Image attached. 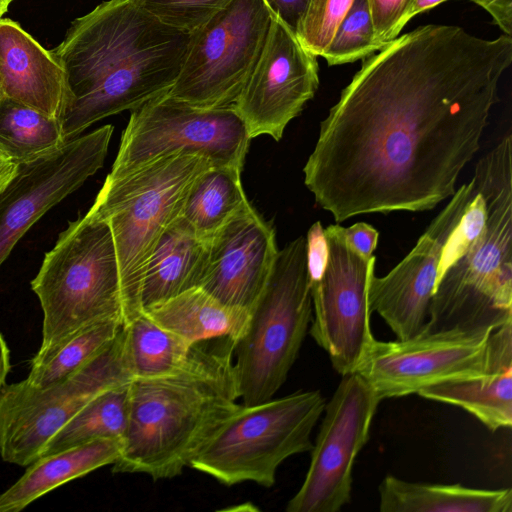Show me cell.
I'll return each mask as SVG.
<instances>
[{"label": "cell", "mask_w": 512, "mask_h": 512, "mask_svg": "<svg viewBox=\"0 0 512 512\" xmlns=\"http://www.w3.org/2000/svg\"><path fill=\"white\" fill-rule=\"evenodd\" d=\"M381 512H511L512 490L408 482L387 475L379 485Z\"/></svg>", "instance_id": "obj_22"}, {"label": "cell", "mask_w": 512, "mask_h": 512, "mask_svg": "<svg viewBox=\"0 0 512 512\" xmlns=\"http://www.w3.org/2000/svg\"><path fill=\"white\" fill-rule=\"evenodd\" d=\"M190 33L172 28L139 0H108L76 18L51 50L63 68L66 141L91 124L167 93L181 70Z\"/></svg>", "instance_id": "obj_2"}, {"label": "cell", "mask_w": 512, "mask_h": 512, "mask_svg": "<svg viewBox=\"0 0 512 512\" xmlns=\"http://www.w3.org/2000/svg\"><path fill=\"white\" fill-rule=\"evenodd\" d=\"M512 366V322L469 332L424 329L406 340H374L356 373L380 400L418 394L438 383L491 374Z\"/></svg>", "instance_id": "obj_9"}, {"label": "cell", "mask_w": 512, "mask_h": 512, "mask_svg": "<svg viewBox=\"0 0 512 512\" xmlns=\"http://www.w3.org/2000/svg\"><path fill=\"white\" fill-rule=\"evenodd\" d=\"M230 337L196 343L180 371L129 383L128 425L114 473L179 476L240 408Z\"/></svg>", "instance_id": "obj_4"}, {"label": "cell", "mask_w": 512, "mask_h": 512, "mask_svg": "<svg viewBox=\"0 0 512 512\" xmlns=\"http://www.w3.org/2000/svg\"><path fill=\"white\" fill-rule=\"evenodd\" d=\"M65 142L59 119L0 97V151L15 163L35 160Z\"/></svg>", "instance_id": "obj_27"}, {"label": "cell", "mask_w": 512, "mask_h": 512, "mask_svg": "<svg viewBox=\"0 0 512 512\" xmlns=\"http://www.w3.org/2000/svg\"><path fill=\"white\" fill-rule=\"evenodd\" d=\"M211 166L204 157L177 153L107 176L88 211L111 228L124 294L138 315L143 313L147 262L163 233L182 215L192 184Z\"/></svg>", "instance_id": "obj_6"}, {"label": "cell", "mask_w": 512, "mask_h": 512, "mask_svg": "<svg viewBox=\"0 0 512 512\" xmlns=\"http://www.w3.org/2000/svg\"><path fill=\"white\" fill-rule=\"evenodd\" d=\"M122 449V441L104 439L41 456L16 483L0 494V512H18L66 482L113 465Z\"/></svg>", "instance_id": "obj_21"}, {"label": "cell", "mask_w": 512, "mask_h": 512, "mask_svg": "<svg viewBox=\"0 0 512 512\" xmlns=\"http://www.w3.org/2000/svg\"><path fill=\"white\" fill-rule=\"evenodd\" d=\"M207 260V240L182 215L163 233L144 271L142 309L199 288Z\"/></svg>", "instance_id": "obj_20"}, {"label": "cell", "mask_w": 512, "mask_h": 512, "mask_svg": "<svg viewBox=\"0 0 512 512\" xmlns=\"http://www.w3.org/2000/svg\"><path fill=\"white\" fill-rule=\"evenodd\" d=\"M486 10L495 24L504 32L512 34V0H469Z\"/></svg>", "instance_id": "obj_37"}, {"label": "cell", "mask_w": 512, "mask_h": 512, "mask_svg": "<svg viewBox=\"0 0 512 512\" xmlns=\"http://www.w3.org/2000/svg\"><path fill=\"white\" fill-rule=\"evenodd\" d=\"M131 380L122 328L101 353L59 383L45 389L33 388L25 380L5 384L0 394L1 458L29 466L92 399Z\"/></svg>", "instance_id": "obj_10"}, {"label": "cell", "mask_w": 512, "mask_h": 512, "mask_svg": "<svg viewBox=\"0 0 512 512\" xmlns=\"http://www.w3.org/2000/svg\"><path fill=\"white\" fill-rule=\"evenodd\" d=\"M113 129L102 126L18 164L14 179L0 195V265L43 214L103 166Z\"/></svg>", "instance_id": "obj_15"}, {"label": "cell", "mask_w": 512, "mask_h": 512, "mask_svg": "<svg viewBox=\"0 0 512 512\" xmlns=\"http://www.w3.org/2000/svg\"><path fill=\"white\" fill-rule=\"evenodd\" d=\"M143 314L162 329L190 344L244 333L250 313L223 304L201 288H194L150 306Z\"/></svg>", "instance_id": "obj_23"}, {"label": "cell", "mask_w": 512, "mask_h": 512, "mask_svg": "<svg viewBox=\"0 0 512 512\" xmlns=\"http://www.w3.org/2000/svg\"><path fill=\"white\" fill-rule=\"evenodd\" d=\"M420 396L463 408L494 432L512 425V366L423 388Z\"/></svg>", "instance_id": "obj_24"}, {"label": "cell", "mask_w": 512, "mask_h": 512, "mask_svg": "<svg viewBox=\"0 0 512 512\" xmlns=\"http://www.w3.org/2000/svg\"><path fill=\"white\" fill-rule=\"evenodd\" d=\"M251 140L233 106L198 108L164 93L131 111L108 176L117 177L177 153L242 169Z\"/></svg>", "instance_id": "obj_11"}, {"label": "cell", "mask_w": 512, "mask_h": 512, "mask_svg": "<svg viewBox=\"0 0 512 512\" xmlns=\"http://www.w3.org/2000/svg\"><path fill=\"white\" fill-rule=\"evenodd\" d=\"M476 191L439 261L426 330L512 322V135L477 162Z\"/></svg>", "instance_id": "obj_3"}, {"label": "cell", "mask_w": 512, "mask_h": 512, "mask_svg": "<svg viewBox=\"0 0 512 512\" xmlns=\"http://www.w3.org/2000/svg\"><path fill=\"white\" fill-rule=\"evenodd\" d=\"M475 191L472 177L456 190L408 255L384 277L371 278L370 309L382 317L397 340L409 339L424 330L443 248Z\"/></svg>", "instance_id": "obj_17"}, {"label": "cell", "mask_w": 512, "mask_h": 512, "mask_svg": "<svg viewBox=\"0 0 512 512\" xmlns=\"http://www.w3.org/2000/svg\"><path fill=\"white\" fill-rule=\"evenodd\" d=\"M385 45L376 39L367 0H354L321 57L331 66L341 65L364 59Z\"/></svg>", "instance_id": "obj_30"}, {"label": "cell", "mask_w": 512, "mask_h": 512, "mask_svg": "<svg viewBox=\"0 0 512 512\" xmlns=\"http://www.w3.org/2000/svg\"><path fill=\"white\" fill-rule=\"evenodd\" d=\"M413 0H367L376 39L387 44L401 32Z\"/></svg>", "instance_id": "obj_33"}, {"label": "cell", "mask_w": 512, "mask_h": 512, "mask_svg": "<svg viewBox=\"0 0 512 512\" xmlns=\"http://www.w3.org/2000/svg\"><path fill=\"white\" fill-rule=\"evenodd\" d=\"M380 401L360 374L342 376L325 404L309 468L287 512H338L351 501L354 462L368 442Z\"/></svg>", "instance_id": "obj_14"}, {"label": "cell", "mask_w": 512, "mask_h": 512, "mask_svg": "<svg viewBox=\"0 0 512 512\" xmlns=\"http://www.w3.org/2000/svg\"><path fill=\"white\" fill-rule=\"evenodd\" d=\"M13 1L14 0H0V19H2V16L8 11V8Z\"/></svg>", "instance_id": "obj_41"}, {"label": "cell", "mask_w": 512, "mask_h": 512, "mask_svg": "<svg viewBox=\"0 0 512 512\" xmlns=\"http://www.w3.org/2000/svg\"><path fill=\"white\" fill-rule=\"evenodd\" d=\"M129 383L110 388L92 399L56 432L43 455L97 440L123 442L128 425Z\"/></svg>", "instance_id": "obj_28"}, {"label": "cell", "mask_w": 512, "mask_h": 512, "mask_svg": "<svg viewBox=\"0 0 512 512\" xmlns=\"http://www.w3.org/2000/svg\"><path fill=\"white\" fill-rule=\"evenodd\" d=\"M278 251L274 228L248 203L207 240L199 288L250 313L266 287Z\"/></svg>", "instance_id": "obj_18"}, {"label": "cell", "mask_w": 512, "mask_h": 512, "mask_svg": "<svg viewBox=\"0 0 512 512\" xmlns=\"http://www.w3.org/2000/svg\"><path fill=\"white\" fill-rule=\"evenodd\" d=\"M445 1L447 0H413L406 15V22H408L412 17L416 16L417 14L428 9H431Z\"/></svg>", "instance_id": "obj_40"}, {"label": "cell", "mask_w": 512, "mask_h": 512, "mask_svg": "<svg viewBox=\"0 0 512 512\" xmlns=\"http://www.w3.org/2000/svg\"><path fill=\"white\" fill-rule=\"evenodd\" d=\"M272 16L294 33L303 17L309 0H263Z\"/></svg>", "instance_id": "obj_35"}, {"label": "cell", "mask_w": 512, "mask_h": 512, "mask_svg": "<svg viewBox=\"0 0 512 512\" xmlns=\"http://www.w3.org/2000/svg\"><path fill=\"white\" fill-rule=\"evenodd\" d=\"M3 96V93H2V82H1V77H0V97Z\"/></svg>", "instance_id": "obj_42"}, {"label": "cell", "mask_w": 512, "mask_h": 512, "mask_svg": "<svg viewBox=\"0 0 512 512\" xmlns=\"http://www.w3.org/2000/svg\"><path fill=\"white\" fill-rule=\"evenodd\" d=\"M10 350L6 340L0 332V394L6 384V377L10 371Z\"/></svg>", "instance_id": "obj_39"}, {"label": "cell", "mask_w": 512, "mask_h": 512, "mask_svg": "<svg viewBox=\"0 0 512 512\" xmlns=\"http://www.w3.org/2000/svg\"><path fill=\"white\" fill-rule=\"evenodd\" d=\"M273 16L263 0H232L190 41L179 75L167 92L191 106H233L265 44Z\"/></svg>", "instance_id": "obj_12"}, {"label": "cell", "mask_w": 512, "mask_h": 512, "mask_svg": "<svg viewBox=\"0 0 512 512\" xmlns=\"http://www.w3.org/2000/svg\"><path fill=\"white\" fill-rule=\"evenodd\" d=\"M17 170L18 164L0 151V195L10 185Z\"/></svg>", "instance_id": "obj_38"}, {"label": "cell", "mask_w": 512, "mask_h": 512, "mask_svg": "<svg viewBox=\"0 0 512 512\" xmlns=\"http://www.w3.org/2000/svg\"><path fill=\"white\" fill-rule=\"evenodd\" d=\"M0 77L3 96L60 120L67 98L63 68L8 18L0 19Z\"/></svg>", "instance_id": "obj_19"}, {"label": "cell", "mask_w": 512, "mask_h": 512, "mask_svg": "<svg viewBox=\"0 0 512 512\" xmlns=\"http://www.w3.org/2000/svg\"><path fill=\"white\" fill-rule=\"evenodd\" d=\"M305 237L309 283L313 284L321 279L328 260V244L322 223L316 221L312 224Z\"/></svg>", "instance_id": "obj_34"}, {"label": "cell", "mask_w": 512, "mask_h": 512, "mask_svg": "<svg viewBox=\"0 0 512 512\" xmlns=\"http://www.w3.org/2000/svg\"><path fill=\"white\" fill-rule=\"evenodd\" d=\"M306 237L278 251L266 287L234 346L239 399L255 405L275 395L296 361L312 320Z\"/></svg>", "instance_id": "obj_7"}, {"label": "cell", "mask_w": 512, "mask_h": 512, "mask_svg": "<svg viewBox=\"0 0 512 512\" xmlns=\"http://www.w3.org/2000/svg\"><path fill=\"white\" fill-rule=\"evenodd\" d=\"M31 287L43 325L41 346L30 362L43 361L87 326L115 321L125 327L139 316L124 294L111 228L89 212L69 222Z\"/></svg>", "instance_id": "obj_5"}, {"label": "cell", "mask_w": 512, "mask_h": 512, "mask_svg": "<svg viewBox=\"0 0 512 512\" xmlns=\"http://www.w3.org/2000/svg\"><path fill=\"white\" fill-rule=\"evenodd\" d=\"M319 390L297 391L243 405L201 448L189 467L225 486L253 482L269 488L279 466L310 451L311 433L325 408Z\"/></svg>", "instance_id": "obj_8"}, {"label": "cell", "mask_w": 512, "mask_h": 512, "mask_svg": "<svg viewBox=\"0 0 512 512\" xmlns=\"http://www.w3.org/2000/svg\"><path fill=\"white\" fill-rule=\"evenodd\" d=\"M232 0H139L141 5L164 24L192 33Z\"/></svg>", "instance_id": "obj_32"}, {"label": "cell", "mask_w": 512, "mask_h": 512, "mask_svg": "<svg viewBox=\"0 0 512 512\" xmlns=\"http://www.w3.org/2000/svg\"><path fill=\"white\" fill-rule=\"evenodd\" d=\"M123 326L106 321L87 326L66 339L41 362H30L25 382L45 389L66 379L101 353L119 334Z\"/></svg>", "instance_id": "obj_29"}, {"label": "cell", "mask_w": 512, "mask_h": 512, "mask_svg": "<svg viewBox=\"0 0 512 512\" xmlns=\"http://www.w3.org/2000/svg\"><path fill=\"white\" fill-rule=\"evenodd\" d=\"M354 0H309L296 30L305 49L322 56Z\"/></svg>", "instance_id": "obj_31"}, {"label": "cell", "mask_w": 512, "mask_h": 512, "mask_svg": "<svg viewBox=\"0 0 512 512\" xmlns=\"http://www.w3.org/2000/svg\"><path fill=\"white\" fill-rule=\"evenodd\" d=\"M512 37L429 24L396 37L361 68L320 123L304 168L337 222L434 209L480 148Z\"/></svg>", "instance_id": "obj_1"}, {"label": "cell", "mask_w": 512, "mask_h": 512, "mask_svg": "<svg viewBox=\"0 0 512 512\" xmlns=\"http://www.w3.org/2000/svg\"><path fill=\"white\" fill-rule=\"evenodd\" d=\"M328 260L321 279L310 284L312 320L309 333L341 375L356 372L374 342L369 285L376 257H365L348 242L344 227L324 228Z\"/></svg>", "instance_id": "obj_13"}, {"label": "cell", "mask_w": 512, "mask_h": 512, "mask_svg": "<svg viewBox=\"0 0 512 512\" xmlns=\"http://www.w3.org/2000/svg\"><path fill=\"white\" fill-rule=\"evenodd\" d=\"M317 56L296 34L273 17L261 51L233 107L251 139L269 135L279 141L319 86Z\"/></svg>", "instance_id": "obj_16"}, {"label": "cell", "mask_w": 512, "mask_h": 512, "mask_svg": "<svg viewBox=\"0 0 512 512\" xmlns=\"http://www.w3.org/2000/svg\"><path fill=\"white\" fill-rule=\"evenodd\" d=\"M123 329L132 379L162 377L180 371L191 359L196 345L162 329L143 313Z\"/></svg>", "instance_id": "obj_26"}, {"label": "cell", "mask_w": 512, "mask_h": 512, "mask_svg": "<svg viewBox=\"0 0 512 512\" xmlns=\"http://www.w3.org/2000/svg\"><path fill=\"white\" fill-rule=\"evenodd\" d=\"M348 242L355 250L365 257L373 255L377 247L379 233L370 224L357 222L350 227L344 228Z\"/></svg>", "instance_id": "obj_36"}, {"label": "cell", "mask_w": 512, "mask_h": 512, "mask_svg": "<svg viewBox=\"0 0 512 512\" xmlns=\"http://www.w3.org/2000/svg\"><path fill=\"white\" fill-rule=\"evenodd\" d=\"M241 171L235 166H211L192 184L182 217L202 239L209 240L249 203Z\"/></svg>", "instance_id": "obj_25"}]
</instances>
